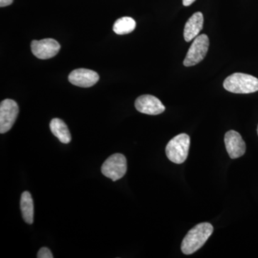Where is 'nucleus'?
<instances>
[{"label":"nucleus","mask_w":258,"mask_h":258,"mask_svg":"<svg viewBox=\"0 0 258 258\" xmlns=\"http://www.w3.org/2000/svg\"><path fill=\"white\" fill-rule=\"evenodd\" d=\"M196 0H182L183 5L185 7L190 6L191 4H193Z\"/></svg>","instance_id":"17"},{"label":"nucleus","mask_w":258,"mask_h":258,"mask_svg":"<svg viewBox=\"0 0 258 258\" xmlns=\"http://www.w3.org/2000/svg\"><path fill=\"white\" fill-rule=\"evenodd\" d=\"M223 86L229 92L247 94L258 91V79L251 75L235 73L225 80Z\"/></svg>","instance_id":"2"},{"label":"nucleus","mask_w":258,"mask_h":258,"mask_svg":"<svg viewBox=\"0 0 258 258\" xmlns=\"http://www.w3.org/2000/svg\"><path fill=\"white\" fill-rule=\"evenodd\" d=\"M127 171V161L125 156L115 154L103 163L101 171L103 175L115 181L124 176Z\"/></svg>","instance_id":"5"},{"label":"nucleus","mask_w":258,"mask_h":258,"mask_svg":"<svg viewBox=\"0 0 258 258\" xmlns=\"http://www.w3.org/2000/svg\"><path fill=\"white\" fill-rule=\"evenodd\" d=\"M213 227L209 222L198 224L185 236L181 244L183 253L191 254L201 248L213 232Z\"/></svg>","instance_id":"1"},{"label":"nucleus","mask_w":258,"mask_h":258,"mask_svg":"<svg viewBox=\"0 0 258 258\" xmlns=\"http://www.w3.org/2000/svg\"><path fill=\"white\" fill-rule=\"evenodd\" d=\"M60 49V44L54 39L33 40L31 43L32 53L37 58L41 60H47L55 57L58 53Z\"/></svg>","instance_id":"7"},{"label":"nucleus","mask_w":258,"mask_h":258,"mask_svg":"<svg viewBox=\"0 0 258 258\" xmlns=\"http://www.w3.org/2000/svg\"><path fill=\"white\" fill-rule=\"evenodd\" d=\"M136 27H137V23L133 18L123 17V18L118 19L115 21L113 30L117 35H127L133 32Z\"/></svg>","instance_id":"14"},{"label":"nucleus","mask_w":258,"mask_h":258,"mask_svg":"<svg viewBox=\"0 0 258 258\" xmlns=\"http://www.w3.org/2000/svg\"><path fill=\"white\" fill-rule=\"evenodd\" d=\"M14 0H0V7L4 8V7L9 6L13 3Z\"/></svg>","instance_id":"16"},{"label":"nucleus","mask_w":258,"mask_h":258,"mask_svg":"<svg viewBox=\"0 0 258 258\" xmlns=\"http://www.w3.org/2000/svg\"><path fill=\"white\" fill-rule=\"evenodd\" d=\"M257 134H258V126H257Z\"/></svg>","instance_id":"18"},{"label":"nucleus","mask_w":258,"mask_h":258,"mask_svg":"<svg viewBox=\"0 0 258 258\" xmlns=\"http://www.w3.org/2000/svg\"><path fill=\"white\" fill-rule=\"evenodd\" d=\"M18 103L12 99H5L0 105V133L9 132L18 118Z\"/></svg>","instance_id":"6"},{"label":"nucleus","mask_w":258,"mask_h":258,"mask_svg":"<svg viewBox=\"0 0 258 258\" xmlns=\"http://www.w3.org/2000/svg\"><path fill=\"white\" fill-rule=\"evenodd\" d=\"M37 257L38 258H52L53 255H52V252L47 247H42L39 250Z\"/></svg>","instance_id":"15"},{"label":"nucleus","mask_w":258,"mask_h":258,"mask_svg":"<svg viewBox=\"0 0 258 258\" xmlns=\"http://www.w3.org/2000/svg\"><path fill=\"white\" fill-rule=\"evenodd\" d=\"M70 83L74 86L81 88H89L94 86L98 80L99 76L91 70L80 69L74 70L69 76Z\"/></svg>","instance_id":"10"},{"label":"nucleus","mask_w":258,"mask_h":258,"mask_svg":"<svg viewBox=\"0 0 258 258\" xmlns=\"http://www.w3.org/2000/svg\"><path fill=\"white\" fill-rule=\"evenodd\" d=\"M204 16L200 12L195 13L186 22L184 30L185 41L190 42L195 40L203 30Z\"/></svg>","instance_id":"11"},{"label":"nucleus","mask_w":258,"mask_h":258,"mask_svg":"<svg viewBox=\"0 0 258 258\" xmlns=\"http://www.w3.org/2000/svg\"><path fill=\"white\" fill-rule=\"evenodd\" d=\"M135 107L140 113L148 115H159L165 111L160 100L152 95L139 96L135 101Z\"/></svg>","instance_id":"8"},{"label":"nucleus","mask_w":258,"mask_h":258,"mask_svg":"<svg viewBox=\"0 0 258 258\" xmlns=\"http://www.w3.org/2000/svg\"><path fill=\"white\" fill-rule=\"evenodd\" d=\"M51 132L62 144H69L71 141V134L67 125L60 118H53L50 121Z\"/></svg>","instance_id":"12"},{"label":"nucleus","mask_w":258,"mask_h":258,"mask_svg":"<svg viewBox=\"0 0 258 258\" xmlns=\"http://www.w3.org/2000/svg\"><path fill=\"white\" fill-rule=\"evenodd\" d=\"M190 138L186 134H180L169 141L166 145V154L174 164H182L189 154Z\"/></svg>","instance_id":"3"},{"label":"nucleus","mask_w":258,"mask_h":258,"mask_svg":"<svg viewBox=\"0 0 258 258\" xmlns=\"http://www.w3.org/2000/svg\"><path fill=\"white\" fill-rule=\"evenodd\" d=\"M225 144L226 150L231 159H235L244 155L246 145L238 132L230 130L225 134Z\"/></svg>","instance_id":"9"},{"label":"nucleus","mask_w":258,"mask_h":258,"mask_svg":"<svg viewBox=\"0 0 258 258\" xmlns=\"http://www.w3.org/2000/svg\"><path fill=\"white\" fill-rule=\"evenodd\" d=\"M210 46V40L208 35L203 34L198 35L193 40L192 44L190 46L186 57H185L184 66L186 67L196 66L205 58Z\"/></svg>","instance_id":"4"},{"label":"nucleus","mask_w":258,"mask_h":258,"mask_svg":"<svg viewBox=\"0 0 258 258\" xmlns=\"http://www.w3.org/2000/svg\"><path fill=\"white\" fill-rule=\"evenodd\" d=\"M20 208L25 222L32 225L34 220V204L32 195L29 191H24L22 194Z\"/></svg>","instance_id":"13"}]
</instances>
